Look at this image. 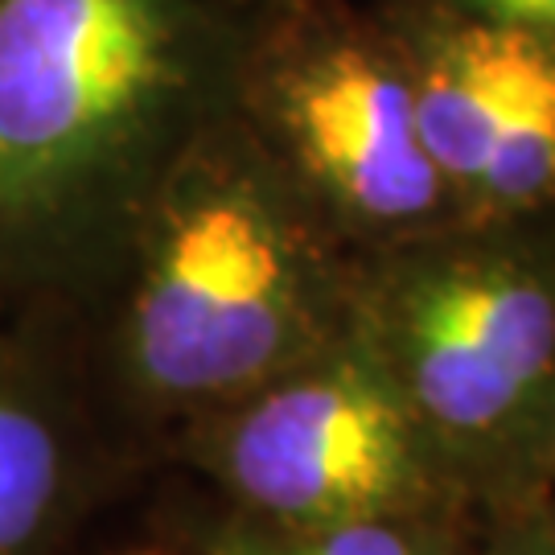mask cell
I'll list each match as a JSON object with an SVG mask.
<instances>
[{
	"label": "cell",
	"instance_id": "cell-9",
	"mask_svg": "<svg viewBox=\"0 0 555 555\" xmlns=\"http://www.w3.org/2000/svg\"><path fill=\"white\" fill-rule=\"evenodd\" d=\"M469 555H555V527L547 502L490 511L469 543Z\"/></svg>",
	"mask_w": 555,
	"mask_h": 555
},
{
	"label": "cell",
	"instance_id": "cell-5",
	"mask_svg": "<svg viewBox=\"0 0 555 555\" xmlns=\"http://www.w3.org/2000/svg\"><path fill=\"white\" fill-rule=\"evenodd\" d=\"M190 456L238 515L272 527L477 511L358 330L194 420Z\"/></svg>",
	"mask_w": 555,
	"mask_h": 555
},
{
	"label": "cell",
	"instance_id": "cell-2",
	"mask_svg": "<svg viewBox=\"0 0 555 555\" xmlns=\"http://www.w3.org/2000/svg\"><path fill=\"white\" fill-rule=\"evenodd\" d=\"M116 268V371L160 416H210L354 330L358 256L231 100L169 160Z\"/></svg>",
	"mask_w": 555,
	"mask_h": 555
},
{
	"label": "cell",
	"instance_id": "cell-12",
	"mask_svg": "<svg viewBox=\"0 0 555 555\" xmlns=\"http://www.w3.org/2000/svg\"><path fill=\"white\" fill-rule=\"evenodd\" d=\"M128 555H149V552H128Z\"/></svg>",
	"mask_w": 555,
	"mask_h": 555
},
{
	"label": "cell",
	"instance_id": "cell-4",
	"mask_svg": "<svg viewBox=\"0 0 555 555\" xmlns=\"http://www.w3.org/2000/svg\"><path fill=\"white\" fill-rule=\"evenodd\" d=\"M284 13L238 46L231 107L354 256L456 227L416 124L412 75L387 17L334 0Z\"/></svg>",
	"mask_w": 555,
	"mask_h": 555
},
{
	"label": "cell",
	"instance_id": "cell-1",
	"mask_svg": "<svg viewBox=\"0 0 555 555\" xmlns=\"http://www.w3.org/2000/svg\"><path fill=\"white\" fill-rule=\"evenodd\" d=\"M235 59L219 0H0V309L116 268Z\"/></svg>",
	"mask_w": 555,
	"mask_h": 555
},
{
	"label": "cell",
	"instance_id": "cell-7",
	"mask_svg": "<svg viewBox=\"0 0 555 555\" xmlns=\"http://www.w3.org/2000/svg\"><path fill=\"white\" fill-rule=\"evenodd\" d=\"M79 440L59 396L0 358V555H50L79 498Z\"/></svg>",
	"mask_w": 555,
	"mask_h": 555
},
{
	"label": "cell",
	"instance_id": "cell-6",
	"mask_svg": "<svg viewBox=\"0 0 555 555\" xmlns=\"http://www.w3.org/2000/svg\"><path fill=\"white\" fill-rule=\"evenodd\" d=\"M416 100L420 140L469 227L555 219V50L440 0L383 13Z\"/></svg>",
	"mask_w": 555,
	"mask_h": 555
},
{
	"label": "cell",
	"instance_id": "cell-8",
	"mask_svg": "<svg viewBox=\"0 0 555 555\" xmlns=\"http://www.w3.org/2000/svg\"><path fill=\"white\" fill-rule=\"evenodd\" d=\"M481 518L486 511L469 506L334 527H272L235 515L210 531L206 555H469Z\"/></svg>",
	"mask_w": 555,
	"mask_h": 555
},
{
	"label": "cell",
	"instance_id": "cell-10",
	"mask_svg": "<svg viewBox=\"0 0 555 555\" xmlns=\"http://www.w3.org/2000/svg\"><path fill=\"white\" fill-rule=\"evenodd\" d=\"M440 4H453L461 13H474V17L515 25V29L531 34V38L555 50V0H440Z\"/></svg>",
	"mask_w": 555,
	"mask_h": 555
},
{
	"label": "cell",
	"instance_id": "cell-11",
	"mask_svg": "<svg viewBox=\"0 0 555 555\" xmlns=\"http://www.w3.org/2000/svg\"><path fill=\"white\" fill-rule=\"evenodd\" d=\"M547 511H552V527H555V433H552V481H547Z\"/></svg>",
	"mask_w": 555,
	"mask_h": 555
},
{
	"label": "cell",
	"instance_id": "cell-3",
	"mask_svg": "<svg viewBox=\"0 0 555 555\" xmlns=\"http://www.w3.org/2000/svg\"><path fill=\"white\" fill-rule=\"evenodd\" d=\"M354 330L477 511L547 502L555 219L456 222L358 256Z\"/></svg>",
	"mask_w": 555,
	"mask_h": 555
}]
</instances>
